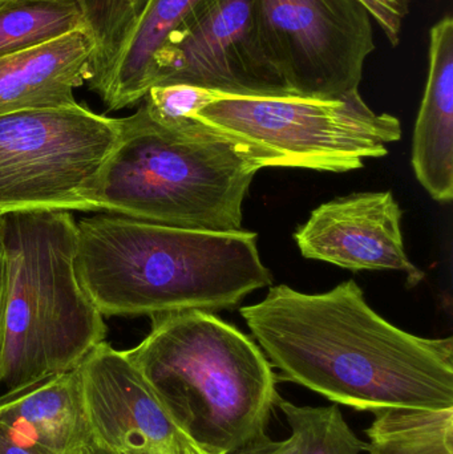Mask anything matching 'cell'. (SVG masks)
<instances>
[{"label": "cell", "mask_w": 453, "mask_h": 454, "mask_svg": "<svg viewBox=\"0 0 453 454\" xmlns=\"http://www.w3.org/2000/svg\"><path fill=\"white\" fill-rule=\"evenodd\" d=\"M241 315L271 367L338 405L453 410V339H427L375 312L354 280L324 294L270 288Z\"/></svg>", "instance_id": "1"}, {"label": "cell", "mask_w": 453, "mask_h": 454, "mask_svg": "<svg viewBox=\"0 0 453 454\" xmlns=\"http://www.w3.org/2000/svg\"><path fill=\"white\" fill-rule=\"evenodd\" d=\"M76 223L77 275L103 317L217 311L271 283L255 232L184 229L109 213Z\"/></svg>", "instance_id": "2"}, {"label": "cell", "mask_w": 453, "mask_h": 454, "mask_svg": "<svg viewBox=\"0 0 453 454\" xmlns=\"http://www.w3.org/2000/svg\"><path fill=\"white\" fill-rule=\"evenodd\" d=\"M101 176L100 212L157 225L241 231L255 173L284 167L273 152L197 119L165 124L143 103L121 119Z\"/></svg>", "instance_id": "3"}, {"label": "cell", "mask_w": 453, "mask_h": 454, "mask_svg": "<svg viewBox=\"0 0 453 454\" xmlns=\"http://www.w3.org/2000/svg\"><path fill=\"white\" fill-rule=\"evenodd\" d=\"M127 352L191 444L226 454L266 434L278 376L260 347L212 312L151 317Z\"/></svg>", "instance_id": "4"}, {"label": "cell", "mask_w": 453, "mask_h": 454, "mask_svg": "<svg viewBox=\"0 0 453 454\" xmlns=\"http://www.w3.org/2000/svg\"><path fill=\"white\" fill-rule=\"evenodd\" d=\"M77 223L71 212L2 215L7 270V391L76 370L105 341L106 325L80 283Z\"/></svg>", "instance_id": "5"}, {"label": "cell", "mask_w": 453, "mask_h": 454, "mask_svg": "<svg viewBox=\"0 0 453 454\" xmlns=\"http://www.w3.org/2000/svg\"><path fill=\"white\" fill-rule=\"evenodd\" d=\"M121 128L80 104L0 114V217L100 212L101 176Z\"/></svg>", "instance_id": "6"}, {"label": "cell", "mask_w": 453, "mask_h": 454, "mask_svg": "<svg viewBox=\"0 0 453 454\" xmlns=\"http://www.w3.org/2000/svg\"><path fill=\"white\" fill-rule=\"evenodd\" d=\"M193 119L268 149L285 168L343 173L388 153L401 121L375 114L359 92L342 98L225 96Z\"/></svg>", "instance_id": "7"}, {"label": "cell", "mask_w": 453, "mask_h": 454, "mask_svg": "<svg viewBox=\"0 0 453 454\" xmlns=\"http://www.w3.org/2000/svg\"><path fill=\"white\" fill-rule=\"evenodd\" d=\"M266 47L295 98L359 92L374 52L371 13L359 0H255Z\"/></svg>", "instance_id": "8"}, {"label": "cell", "mask_w": 453, "mask_h": 454, "mask_svg": "<svg viewBox=\"0 0 453 454\" xmlns=\"http://www.w3.org/2000/svg\"><path fill=\"white\" fill-rule=\"evenodd\" d=\"M167 84L239 98H295L266 47L255 0H205L157 55L152 87Z\"/></svg>", "instance_id": "9"}, {"label": "cell", "mask_w": 453, "mask_h": 454, "mask_svg": "<svg viewBox=\"0 0 453 454\" xmlns=\"http://www.w3.org/2000/svg\"><path fill=\"white\" fill-rule=\"evenodd\" d=\"M77 372L92 437L104 447L169 452L186 439L127 352L103 341Z\"/></svg>", "instance_id": "10"}, {"label": "cell", "mask_w": 453, "mask_h": 454, "mask_svg": "<svg viewBox=\"0 0 453 454\" xmlns=\"http://www.w3.org/2000/svg\"><path fill=\"white\" fill-rule=\"evenodd\" d=\"M401 221L391 192L351 194L316 207L295 232V242L305 258L351 271H401L412 287L425 272L407 256Z\"/></svg>", "instance_id": "11"}, {"label": "cell", "mask_w": 453, "mask_h": 454, "mask_svg": "<svg viewBox=\"0 0 453 454\" xmlns=\"http://www.w3.org/2000/svg\"><path fill=\"white\" fill-rule=\"evenodd\" d=\"M96 45L88 28L0 58V114L76 106L74 90L92 79Z\"/></svg>", "instance_id": "12"}, {"label": "cell", "mask_w": 453, "mask_h": 454, "mask_svg": "<svg viewBox=\"0 0 453 454\" xmlns=\"http://www.w3.org/2000/svg\"><path fill=\"white\" fill-rule=\"evenodd\" d=\"M0 427L37 454H68L92 437L76 370L0 395Z\"/></svg>", "instance_id": "13"}, {"label": "cell", "mask_w": 453, "mask_h": 454, "mask_svg": "<svg viewBox=\"0 0 453 454\" xmlns=\"http://www.w3.org/2000/svg\"><path fill=\"white\" fill-rule=\"evenodd\" d=\"M412 168L438 202L453 199V19L430 31L428 77L415 125Z\"/></svg>", "instance_id": "14"}, {"label": "cell", "mask_w": 453, "mask_h": 454, "mask_svg": "<svg viewBox=\"0 0 453 454\" xmlns=\"http://www.w3.org/2000/svg\"><path fill=\"white\" fill-rule=\"evenodd\" d=\"M205 0H143L111 60L90 80L106 111H121L144 100L153 85L154 61L170 35Z\"/></svg>", "instance_id": "15"}, {"label": "cell", "mask_w": 453, "mask_h": 454, "mask_svg": "<svg viewBox=\"0 0 453 454\" xmlns=\"http://www.w3.org/2000/svg\"><path fill=\"white\" fill-rule=\"evenodd\" d=\"M367 429L370 454H453V410L385 408Z\"/></svg>", "instance_id": "16"}, {"label": "cell", "mask_w": 453, "mask_h": 454, "mask_svg": "<svg viewBox=\"0 0 453 454\" xmlns=\"http://www.w3.org/2000/svg\"><path fill=\"white\" fill-rule=\"evenodd\" d=\"M87 28L80 0H11L0 5V58Z\"/></svg>", "instance_id": "17"}, {"label": "cell", "mask_w": 453, "mask_h": 454, "mask_svg": "<svg viewBox=\"0 0 453 454\" xmlns=\"http://www.w3.org/2000/svg\"><path fill=\"white\" fill-rule=\"evenodd\" d=\"M276 405L297 440V454H361L369 450L351 431L338 404L298 407L278 397Z\"/></svg>", "instance_id": "18"}, {"label": "cell", "mask_w": 453, "mask_h": 454, "mask_svg": "<svg viewBox=\"0 0 453 454\" xmlns=\"http://www.w3.org/2000/svg\"><path fill=\"white\" fill-rule=\"evenodd\" d=\"M85 24L98 50L92 77L111 60L124 39L143 0H80Z\"/></svg>", "instance_id": "19"}, {"label": "cell", "mask_w": 453, "mask_h": 454, "mask_svg": "<svg viewBox=\"0 0 453 454\" xmlns=\"http://www.w3.org/2000/svg\"><path fill=\"white\" fill-rule=\"evenodd\" d=\"M223 93L189 84L154 85L141 103L149 114L165 124L193 119L205 106L220 98Z\"/></svg>", "instance_id": "20"}, {"label": "cell", "mask_w": 453, "mask_h": 454, "mask_svg": "<svg viewBox=\"0 0 453 454\" xmlns=\"http://www.w3.org/2000/svg\"><path fill=\"white\" fill-rule=\"evenodd\" d=\"M379 24L394 47L401 43L403 20L410 13L412 0H359Z\"/></svg>", "instance_id": "21"}, {"label": "cell", "mask_w": 453, "mask_h": 454, "mask_svg": "<svg viewBox=\"0 0 453 454\" xmlns=\"http://www.w3.org/2000/svg\"><path fill=\"white\" fill-rule=\"evenodd\" d=\"M226 454H297V440L290 436L284 442H273L265 434Z\"/></svg>", "instance_id": "22"}, {"label": "cell", "mask_w": 453, "mask_h": 454, "mask_svg": "<svg viewBox=\"0 0 453 454\" xmlns=\"http://www.w3.org/2000/svg\"><path fill=\"white\" fill-rule=\"evenodd\" d=\"M5 339H7V270L0 253V384L4 370Z\"/></svg>", "instance_id": "23"}, {"label": "cell", "mask_w": 453, "mask_h": 454, "mask_svg": "<svg viewBox=\"0 0 453 454\" xmlns=\"http://www.w3.org/2000/svg\"><path fill=\"white\" fill-rule=\"evenodd\" d=\"M0 454H37L32 452L28 448L13 442L0 427Z\"/></svg>", "instance_id": "24"}, {"label": "cell", "mask_w": 453, "mask_h": 454, "mask_svg": "<svg viewBox=\"0 0 453 454\" xmlns=\"http://www.w3.org/2000/svg\"><path fill=\"white\" fill-rule=\"evenodd\" d=\"M68 454H117L113 450H108V448L101 445L100 442H96L93 437L80 445V447L74 448L72 452Z\"/></svg>", "instance_id": "25"}, {"label": "cell", "mask_w": 453, "mask_h": 454, "mask_svg": "<svg viewBox=\"0 0 453 454\" xmlns=\"http://www.w3.org/2000/svg\"><path fill=\"white\" fill-rule=\"evenodd\" d=\"M169 454H207L199 450V448L194 447L193 444L188 442V440H183V442H178L176 447H173L172 450H169Z\"/></svg>", "instance_id": "26"}, {"label": "cell", "mask_w": 453, "mask_h": 454, "mask_svg": "<svg viewBox=\"0 0 453 454\" xmlns=\"http://www.w3.org/2000/svg\"><path fill=\"white\" fill-rule=\"evenodd\" d=\"M120 454H169V452H164V450H128V452Z\"/></svg>", "instance_id": "27"}, {"label": "cell", "mask_w": 453, "mask_h": 454, "mask_svg": "<svg viewBox=\"0 0 453 454\" xmlns=\"http://www.w3.org/2000/svg\"><path fill=\"white\" fill-rule=\"evenodd\" d=\"M0 253H2V217H0Z\"/></svg>", "instance_id": "28"}, {"label": "cell", "mask_w": 453, "mask_h": 454, "mask_svg": "<svg viewBox=\"0 0 453 454\" xmlns=\"http://www.w3.org/2000/svg\"><path fill=\"white\" fill-rule=\"evenodd\" d=\"M8 2H11V0H0V5L5 4Z\"/></svg>", "instance_id": "29"}]
</instances>
